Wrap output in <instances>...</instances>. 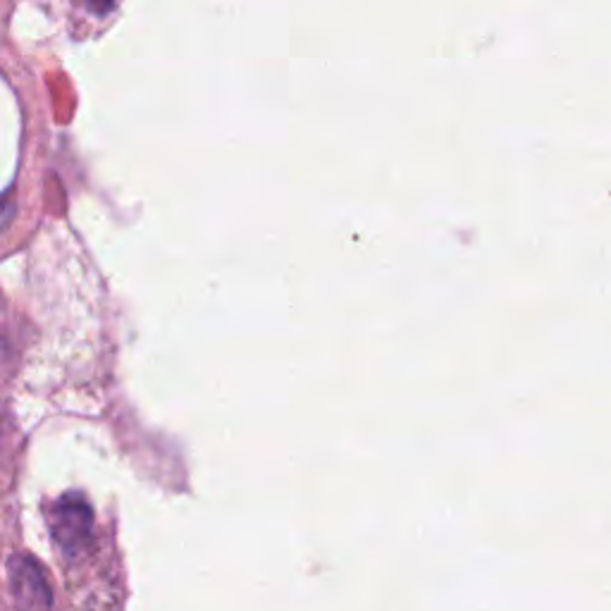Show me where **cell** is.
<instances>
[{
    "label": "cell",
    "mask_w": 611,
    "mask_h": 611,
    "mask_svg": "<svg viewBox=\"0 0 611 611\" xmlns=\"http://www.w3.org/2000/svg\"><path fill=\"white\" fill-rule=\"evenodd\" d=\"M53 540L65 554H77L91 542L94 511L82 494L60 497L51 514Z\"/></svg>",
    "instance_id": "6da1fadb"
},
{
    "label": "cell",
    "mask_w": 611,
    "mask_h": 611,
    "mask_svg": "<svg viewBox=\"0 0 611 611\" xmlns=\"http://www.w3.org/2000/svg\"><path fill=\"white\" fill-rule=\"evenodd\" d=\"M8 585L22 611L51 609L53 592L39 561L29 554H12L8 561Z\"/></svg>",
    "instance_id": "7a4b0ae2"
}]
</instances>
